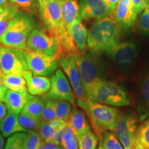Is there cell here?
<instances>
[{"label":"cell","mask_w":149,"mask_h":149,"mask_svg":"<svg viewBox=\"0 0 149 149\" xmlns=\"http://www.w3.org/2000/svg\"><path fill=\"white\" fill-rule=\"evenodd\" d=\"M121 29L113 15L97 20L88 33L87 48L93 55L107 53L119 42Z\"/></svg>","instance_id":"obj_1"},{"label":"cell","mask_w":149,"mask_h":149,"mask_svg":"<svg viewBox=\"0 0 149 149\" xmlns=\"http://www.w3.org/2000/svg\"><path fill=\"white\" fill-rule=\"evenodd\" d=\"M77 104L88 116L91 127L98 138L106 132H113L120 113L118 109L88 97L77 99Z\"/></svg>","instance_id":"obj_2"},{"label":"cell","mask_w":149,"mask_h":149,"mask_svg":"<svg viewBox=\"0 0 149 149\" xmlns=\"http://www.w3.org/2000/svg\"><path fill=\"white\" fill-rule=\"evenodd\" d=\"M34 28L35 22L31 17L19 13L11 20L8 28L0 37V46L27 49V40Z\"/></svg>","instance_id":"obj_3"},{"label":"cell","mask_w":149,"mask_h":149,"mask_svg":"<svg viewBox=\"0 0 149 149\" xmlns=\"http://www.w3.org/2000/svg\"><path fill=\"white\" fill-rule=\"evenodd\" d=\"M72 57L77 64L86 96L91 100L97 84L102 79L96 61L93 54L86 52L78 53Z\"/></svg>","instance_id":"obj_4"},{"label":"cell","mask_w":149,"mask_h":149,"mask_svg":"<svg viewBox=\"0 0 149 149\" xmlns=\"http://www.w3.org/2000/svg\"><path fill=\"white\" fill-rule=\"evenodd\" d=\"M29 69L34 75L52 76L59 66L57 56L31 50H24Z\"/></svg>","instance_id":"obj_5"},{"label":"cell","mask_w":149,"mask_h":149,"mask_svg":"<svg viewBox=\"0 0 149 149\" xmlns=\"http://www.w3.org/2000/svg\"><path fill=\"white\" fill-rule=\"evenodd\" d=\"M138 119L131 113H119L113 130L124 149H130L137 143Z\"/></svg>","instance_id":"obj_6"},{"label":"cell","mask_w":149,"mask_h":149,"mask_svg":"<svg viewBox=\"0 0 149 149\" xmlns=\"http://www.w3.org/2000/svg\"><path fill=\"white\" fill-rule=\"evenodd\" d=\"M40 17L46 28L51 30L55 35L65 30L61 13V0H38Z\"/></svg>","instance_id":"obj_7"},{"label":"cell","mask_w":149,"mask_h":149,"mask_svg":"<svg viewBox=\"0 0 149 149\" xmlns=\"http://www.w3.org/2000/svg\"><path fill=\"white\" fill-rule=\"evenodd\" d=\"M0 66L2 74L23 76L29 70L24 50L0 46Z\"/></svg>","instance_id":"obj_8"},{"label":"cell","mask_w":149,"mask_h":149,"mask_svg":"<svg viewBox=\"0 0 149 149\" xmlns=\"http://www.w3.org/2000/svg\"><path fill=\"white\" fill-rule=\"evenodd\" d=\"M27 49L57 57L58 46L55 33L48 28L35 29L30 34L26 43Z\"/></svg>","instance_id":"obj_9"},{"label":"cell","mask_w":149,"mask_h":149,"mask_svg":"<svg viewBox=\"0 0 149 149\" xmlns=\"http://www.w3.org/2000/svg\"><path fill=\"white\" fill-rule=\"evenodd\" d=\"M51 88L44 95V100H64L75 106V98L72 92L68 78L60 68L56 70L51 76Z\"/></svg>","instance_id":"obj_10"},{"label":"cell","mask_w":149,"mask_h":149,"mask_svg":"<svg viewBox=\"0 0 149 149\" xmlns=\"http://www.w3.org/2000/svg\"><path fill=\"white\" fill-rule=\"evenodd\" d=\"M110 59L120 68H126L137 58V47L132 41L118 42L107 52Z\"/></svg>","instance_id":"obj_11"},{"label":"cell","mask_w":149,"mask_h":149,"mask_svg":"<svg viewBox=\"0 0 149 149\" xmlns=\"http://www.w3.org/2000/svg\"><path fill=\"white\" fill-rule=\"evenodd\" d=\"M59 64L66 74L77 100L87 97L86 96L84 89L79 76V70L74 59L72 57H61L59 59Z\"/></svg>","instance_id":"obj_12"},{"label":"cell","mask_w":149,"mask_h":149,"mask_svg":"<svg viewBox=\"0 0 149 149\" xmlns=\"http://www.w3.org/2000/svg\"><path fill=\"white\" fill-rule=\"evenodd\" d=\"M81 19L99 20L111 15L104 0H79Z\"/></svg>","instance_id":"obj_13"},{"label":"cell","mask_w":149,"mask_h":149,"mask_svg":"<svg viewBox=\"0 0 149 149\" xmlns=\"http://www.w3.org/2000/svg\"><path fill=\"white\" fill-rule=\"evenodd\" d=\"M113 15L121 29L124 30L133 26L137 16L133 10L131 0H119Z\"/></svg>","instance_id":"obj_14"},{"label":"cell","mask_w":149,"mask_h":149,"mask_svg":"<svg viewBox=\"0 0 149 149\" xmlns=\"http://www.w3.org/2000/svg\"><path fill=\"white\" fill-rule=\"evenodd\" d=\"M23 77L26 81L27 89L31 95H45L51 88V79L46 76L34 75L30 70L25 71Z\"/></svg>","instance_id":"obj_15"},{"label":"cell","mask_w":149,"mask_h":149,"mask_svg":"<svg viewBox=\"0 0 149 149\" xmlns=\"http://www.w3.org/2000/svg\"><path fill=\"white\" fill-rule=\"evenodd\" d=\"M31 96L29 92L20 93L7 89L3 102L8 113L19 115Z\"/></svg>","instance_id":"obj_16"},{"label":"cell","mask_w":149,"mask_h":149,"mask_svg":"<svg viewBox=\"0 0 149 149\" xmlns=\"http://www.w3.org/2000/svg\"><path fill=\"white\" fill-rule=\"evenodd\" d=\"M108 98V105L113 107H124L130 104L127 93L120 84L114 81H107Z\"/></svg>","instance_id":"obj_17"},{"label":"cell","mask_w":149,"mask_h":149,"mask_svg":"<svg viewBox=\"0 0 149 149\" xmlns=\"http://www.w3.org/2000/svg\"><path fill=\"white\" fill-rule=\"evenodd\" d=\"M61 5L63 21L68 30L78 19H81L79 4L77 0H61Z\"/></svg>","instance_id":"obj_18"},{"label":"cell","mask_w":149,"mask_h":149,"mask_svg":"<svg viewBox=\"0 0 149 149\" xmlns=\"http://www.w3.org/2000/svg\"><path fill=\"white\" fill-rule=\"evenodd\" d=\"M81 21V19H78L68 29V31L79 52L84 53L87 49L88 32Z\"/></svg>","instance_id":"obj_19"},{"label":"cell","mask_w":149,"mask_h":149,"mask_svg":"<svg viewBox=\"0 0 149 149\" xmlns=\"http://www.w3.org/2000/svg\"><path fill=\"white\" fill-rule=\"evenodd\" d=\"M67 123L74 131L76 137L91 130L90 124L86 118L85 115L83 112L76 109L75 107L72 109Z\"/></svg>","instance_id":"obj_20"},{"label":"cell","mask_w":149,"mask_h":149,"mask_svg":"<svg viewBox=\"0 0 149 149\" xmlns=\"http://www.w3.org/2000/svg\"><path fill=\"white\" fill-rule=\"evenodd\" d=\"M0 132L3 137H8L15 133H27L28 131L22 127L19 122V115L8 112L0 124Z\"/></svg>","instance_id":"obj_21"},{"label":"cell","mask_w":149,"mask_h":149,"mask_svg":"<svg viewBox=\"0 0 149 149\" xmlns=\"http://www.w3.org/2000/svg\"><path fill=\"white\" fill-rule=\"evenodd\" d=\"M1 81H2L3 84L8 90L20 93L28 92L26 81L23 76L17 75V74H2Z\"/></svg>","instance_id":"obj_22"},{"label":"cell","mask_w":149,"mask_h":149,"mask_svg":"<svg viewBox=\"0 0 149 149\" xmlns=\"http://www.w3.org/2000/svg\"><path fill=\"white\" fill-rule=\"evenodd\" d=\"M45 100L38 96L32 95L24 105L22 111L25 112L31 116L41 120V117L45 107Z\"/></svg>","instance_id":"obj_23"},{"label":"cell","mask_w":149,"mask_h":149,"mask_svg":"<svg viewBox=\"0 0 149 149\" xmlns=\"http://www.w3.org/2000/svg\"><path fill=\"white\" fill-rule=\"evenodd\" d=\"M97 149H124L122 144L114 133L107 131L100 137Z\"/></svg>","instance_id":"obj_24"},{"label":"cell","mask_w":149,"mask_h":149,"mask_svg":"<svg viewBox=\"0 0 149 149\" xmlns=\"http://www.w3.org/2000/svg\"><path fill=\"white\" fill-rule=\"evenodd\" d=\"M61 145L64 149H79L77 137L67 122L63 128V139Z\"/></svg>","instance_id":"obj_25"},{"label":"cell","mask_w":149,"mask_h":149,"mask_svg":"<svg viewBox=\"0 0 149 149\" xmlns=\"http://www.w3.org/2000/svg\"><path fill=\"white\" fill-rule=\"evenodd\" d=\"M79 149H97L98 145V137L92 130L77 137Z\"/></svg>","instance_id":"obj_26"},{"label":"cell","mask_w":149,"mask_h":149,"mask_svg":"<svg viewBox=\"0 0 149 149\" xmlns=\"http://www.w3.org/2000/svg\"><path fill=\"white\" fill-rule=\"evenodd\" d=\"M9 1L19 11H24L31 15L36 14L39 11L38 0H9Z\"/></svg>","instance_id":"obj_27"},{"label":"cell","mask_w":149,"mask_h":149,"mask_svg":"<svg viewBox=\"0 0 149 149\" xmlns=\"http://www.w3.org/2000/svg\"><path fill=\"white\" fill-rule=\"evenodd\" d=\"M56 117L67 122L72 112V104L64 100H55Z\"/></svg>","instance_id":"obj_28"},{"label":"cell","mask_w":149,"mask_h":149,"mask_svg":"<svg viewBox=\"0 0 149 149\" xmlns=\"http://www.w3.org/2000/svg\"><path fill=\"white\" fill-rule=\"evenodd\" d=\"M136 138L137 143L145 149H149V117L138 126Z\"/></svg>","instance_id":"obj_29"},{"label":"cell","mask_w":149,"mask_h":149,"mask_svg":"<svg viewBox=\"0 0 149 149\" xmlns=\"http://www.w3.org/2000/svg\"><path fill=\"white\" fill-rule=\"evenodd\" d=\"M19 122L22 127L25 128L27 131L29 130H36L38 128L41 122L40 120L31 116L25 112L22 111L19 115Z\"/></svg>","instance_id":"obj_30"},{"label":"cell","mask_w":149,"mask_h":149,"mask_svg":"<svg viewBox=\"0 0 149 149\" xmlns=\"http://www.w3.org/2000/svg\"><path fill=\"white\" fill-rule=\"evenodd\" d=\"M43 140L37 130H29L24 140V149H39Z\"/></svg>","instance_id":"obj_31"},{"label":"cell","mask_w":149,"mask_h":149,"mask_svg":"<svg viewBox=\"0 0 149 149\" xmlns=\"http://www.w3.org/2000/svg\"><path fill=\"white\" fill-rule=\"evenodd\" d=\"M26 133L21 132L9 136L4 149H24V140Z\"/></svg>","instance_id":"obj_32"},{"label":"cell","mask_w":149,"mask_h":149,"mask_svg":"<svg viewBox=\"0 0 149 149\" xmlns=\"http://www.w3.org/2000/svg\"><path fill=\"white\" fill-rule=\"evenodd\" d=\"M37 130L40 133L42 140L46 142L52 141L56 131H57L55 128H53L50 125L49 123L44 122V121H41Z\"/></svg>","instance_id":"obj_33"},{"label":"cell","mask_w":149,"mask_h":149,"mask_svg":"<svg viewBox=\"0 0 149 149\" xmlns=\"http://www.w3.org/2000/svg\"><path fill=\"white\" fill-rule=\"evenodd\" d=\"M45 101L46 104L43 111L42 117H41V121L48 122L57 118L55 113V100H48Z\"/></svg>","instance_id":"obj_34"},{"label":"cell","mask_w":149,"mask_h":149,"mask_svg":"<svg viewBox=\"0 0 149 149\" xmlns=\"http://www.w3.org/2000/svg\"><path fill=\"white\" fill-rule=\"evenodd\" d=\"M138 29L142 34L149 35V4L139 16Z\"/></svg>","instance_id":"obj_35"},{"label":"cell","mask_w":149,"mask_h":149,"mask_svg":"<svg viewBox=\"0 0 149 149\" xmlns=\"http://www.w3.org/2000/svg\"><path fill=\"white\" fill-rule=\"evenodd\" d=\"M18 12H19V10L15 8L10 2H9L8 4L3 6L0 7V22L9 15Z\"/></svg>","instance_id":"obj_36"},{"label":"cell","mask_w":149,"mask_h":149,"mask_svg":"<svg viewBox=\"0 0 149 149\" xmlns=\"http://www.w3.org/2000/svg\"><path fill=\"white\" fill-rule=\"evenodd\" d=\"M131 3L134 12L137 15L146 8L149 4V0H131Z\"/></svg>","instance_id":"obj_37"},{"label":"cell","mask_w":149,"mask_h":149,"mask_svg":"<svg viewBox=\"0 0 149 149\" xmlns=\"http://www.w3.org/2000/svg\"><path fill=\"white\" fill-rule=\"evenodd\" d=\"M20 13H15L10 14L6 17L5 18H3L1 22H0V37L2 36L3 33L6 32L7 29H8L9 26V24H10L11 20L13 19L14 17L17 15L19 14Z\"/></svg>","instance_id":"obj_38"},{"label":"cell","mask_w":149,"mask_h":149,"mask_svg":"<svg viewBox=\"0 0 149 149\" xmlns=\"http://www.w3.org/2000/svg\"><path fill=\"white\" fill-rule=\"evenodd\" d=\"M141 91H142V95L144 97V102L149 107V73L147 74L144 80Z\"/></svg>","instance_id":"obj_39"},{"label":"cell","mask_w":149,"mask_h":149,"mask_svg":"<svg viewBox=\"0 0 149 149\" xmlns=\"http://www.w3.org/2000/svg\"><path fill=\"white\" fill-rule=\"evenodd\" d=\"M67 122H65V121L59 120V119L56 118L55 120L50 121L48 122L49 124L51 125L53 128H55L56 130L61 129L64 127V126L66 125Z\"/></svg>","instance_id":"obj_40"},{"label":"cell","mask_w":149,"mask_h":149,"mask_svg":"<svg viewBox=\"0 0 149 149\" xmlns=\"http://www.w3.org/2000/svg\"><path fill=\"white\" fill-rule=\"evenodd\" d=\"M63 128L57 130V131H56L55 135L54 136L53 140H52L51 142L55 143V144L59 145H59H61V141H62V139H63Z\"/></svg>","instance_id":"obj_41"},{"label":"cell","mask_w":149,"mask_h":149,"mask_svg":"<svg viewBox=\"0 0 149 149\" xmlns=\"http://www.w3.org/2000/svg\"><path fill=\"white\" fill-rule=\"evenodd\" d=\"M59 145L55 144L53 142H46V141H43V142L41 144L39 149H59Z\"/></svg>","instance_id":"obj_42"},{"label":"cell","mask_w":149,"mask_h":149,"mask_svg":"<svg viewBox=\"0 0 149 149\" xmlns=\"http://www.w3.org/2000/svg\"><path fill=\"white\" fill-rule=\"evenodd\" d=\"M104 2L106 3V4L108 6V8H109V10L112 13V14L114 12L115 7L118 3L119 0H104Z\"/></svg>","instance_id":"obj_43"},{"label":"cell","mask_w":149,"mask_h":149,"mask_svg":"<svg viewBox=\"0 0 149 149\" xmlns=\"http://www.w3.org/2000/svg\"><path fill=\"white\" fill-rule=\"evenodd\" d=\"M6 91H7V88H6L5 86L3 84L2 81L0 80V102H4Z\"/></svg>","instance_id":"obj_44"},{"label":"cell","mask_w":149,"mask_h":149,"mask_svg":"<svg viewBox=\"0 0 149 149\" xmlns=\"http://www.w3.org/2000/svg\"><path fill=\"white\" fill-rule=\"evenodd\" d=\"M7 113V109L3 102H0V124Z\"/></svg>","instance_id":"obj_45"},{"label":"cell","mask_w":149,"mask_h":149,"mask_svg":"<svg viewBox=\"0 0 149 149\" xmlns=\"http://www.w3.org/2000/svg\"><path fill=\"white\" fill-rule=\"evenodd\" d=\"M3 144H4V141H3V137L1 135V132H0V149H3Z\"/></svg>","instance_id":"obj_46"},{"label":"cell","mask_w":149,"mask_h":149,"mask_svg":"<svg viewBox=\"0 0 149 149\" xmlns=\"http://www.w3.org/2000/svg\"><path fill=\"white\" fill-rule=\"evenodd\" d=\"M10 2L9 0H0V7L3 6L8 4Z\"/></svg>","instance_id":"obj_47"},{"label":"cell","mask_w":149,"mask_h":149,"mask_svg":"<svg viewBox=\"0 0 149 149\" xmlns=\"http://www.w3.org/2000/svg\"><path fill=\"white\" fill-rule=\"evenodd\" d=\"M1 76H2V72H1V66H0V80H1Z\"/></svg>","instance_id":"obj_48"},{"label":"cell","mask_w":149,"mask_h":149,"mask_svg":"<svg viewBox=\"0 0 149 149\" xmlns=\"http://www.w3.org/2000/svg\"><path fill=\"white\" fill-rule=\"evenodd\" d=\"M138 144H139V143H138ZM139 149H145V148L142 146H141V145L139 144Z\"/></svg>","instance_id":"obj_49"},{"label":"cell","mask_w":149,"mask_h":149,"mask_svg":"<svg viewBox=\"0 0 149 149\" xmlns=\"http://www.w3.org/2000/svg\"><path fill=\"white\" fill-rule=\"evenodd\" d=\"M59 149H64V148H59Z\"/></svg>","instance_id":"obj_50"}]
</instances>
